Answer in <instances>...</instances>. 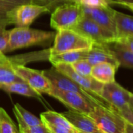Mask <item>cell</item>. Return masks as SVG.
Returning a JSON list of instances; mask_svg holds the SVG:
<instances>
[{
    "label": "cell",
    "mask_w": 133,
    "mask_h": 133,
    "mask_svg": "<svg viewBox=\"0 0 133 133\" xmlns=\"http://www.w3.org/2000/svg\"><path fill=\"white\" fill-rule=\"evenodd\" d=\"M14 68V64L10 57L6 56L5 54L0 56V85L22 80L16 75Z\"/></svg>",
    "instance_id": "ac0fdd59"
},
{
    "label": "cell",
    "mask_w": 133,
    "mask_h": 133,
    "mask_svg": "<svg viewBox=\"0 0 133 133\" xmlns=\"http://www.w3.org/2000/svg\"><path fill=\"white\" fill-rule=\"evenodd\" d=\"M44 74L50 81L53 87H56L61 90L70 91L78 93L94 105H99L107 108H113L100 96L92 94L87 92L75 81H73L64 74L59 71L53 66L52 68L44 71Z\"/></svg>",
    "instance_id": "7a4b0ae2"
},
{
    "label": "cell",
    "mask_w": 133,
    "mask_h": 133,
    "mask_svg": "<svg viewBox=\"0 0 133 133\" xmlns=\"http://www.w3.org/2000/svg\"><path fill=\"white\" fill-rule=\"evenodd\" d=\"M1 3H6L13 6L22 5V4H28L32 3V0H0Z\"/></svg>",
    "instance_id": "d6a6232c"
},
{
    "label": "cell",
    "mask_w": 133,
    "mask_h": 133,
    "mask_svg": "<svg viewBox=\"0 0 133 133\" xmlns=\"http://www.w3.org/2000/svg\"><path fill=\"white\" fill-rule=\"evenodd\" d=\"M82 7L83 15L89 17L99 25L110 31L116 36V28L114 22L115 10L110 6L104 7Z\"/></svg>",
    "instance_id": "7c38bea8"
},
{
    "label": "cell",
    "mask_w": 133,
    "mask_h": 133,
    "mask_svg": "<svg viewBox=\"0 0 133 133\" xmlns=\"http://www.w3.org/2000/svg\"><path fill=\"white\" fill-rule=\"evenodd\" d=\"M124 131H125V133H133V125L128 122H126Z\"/></svg>",
    "instance_id": "e575fe53"
},
{
    "label": "cell",
    "mask_w": 133,
    "mask_h": 133,
    "mask_svg": "<svg viewBox=\"0 0 133 133\" xmlns=\"http://www.w3.org/2000/svg\"><path fill=\"white\" fill-rule=\"evenodd\" d=\"M114 41L117 42L119 45H121L124 48L133 52V35L118 37L116 38Z\"/></svg>",
    "instance_id": "f546056e"
},
{
    "label": "cell",
    "mask_w": 133,
    "mask_h": 133,
    "mask_svg": "<svg viewBox=\"0 0 133 133\" xmlns=\"http://www.w3.org/2000/svg\"><path fill=\"white\" fill-rule=\"evenodd\" d=\"M19 133H21V132H19Z\"/></svg>",
    "instance_id": "ab89813d"
},
{
    "label": "cell",
    "mask_w": 133,
    "mask_h": 133,
    "mask_svg": "<svg viewBox=\"0 0 133 133\" xmlns=\"http://www.w3.org/2000/svg\"><path fill=\"white\" fill-rule=\"evenodd\" d=\"M126 122L130 123L133 125V108L130 106L124 107L119 110H115Z\"/></svg>",
    "instance_id": "4dcf8cb0"
},
{
    "label": "cell",
    "mask_w": 133,
    "mask_h": 133,
    "mask_svg": "<svg viewBox=\"0 0 133 133\" xmlns=\"http://www.w3.org/2000/svg\"><path fill=\"white\" fill-rule=\"evenodd\" d=\"M68 3H75L84 7L95 8L110 6L108 0H68Z\"/></svg>",
    "instance_id": "484cf974"
},
{
    "label": "cell",
    "mask_w": 133,
    "mask_h": 133,
    "mask_svg": "<svg viewBox=\"0 0 133 133\" xmlns=\"http://www.w3.org/2000/svg\"><path fill=\"white\" fill-rule=\"evenodd\" d=\"M120 6L128 9V10H130L131 13H133V4H130V3H123V4H121Z\"/></svg>",
    "instance_id": "d590c367"
},
{
    "label": "cell",
    "mask_w": 133,
    "mask_h": 133,
    "mask_svg": "<svg viewBox=\"0 0 133 133\" xmlns=\"http://www.w3.org/2000/svg\"><path fill=\"white\" fill-rule=\"evenodd\" d=\"M47 133H52V132H51V131H49L48 130V132H47Z\"/></svg>",
    "instance_id": "74e56055"
},
{
    "label": "cell",
    "mask_w": 133,
    "mask_h": 133,
    "mask_svg": "<svg viewBox=\"0 0 133 133\" xmlns=\"http://www.w3.org/2000/svg\"><path fill=\"white\" fill-rule=\"evenodd\" d=\"M82 17V6L75 3H65L52 10L50 26L56 31L72 30Z\"/></svg>",
    "instance_id": "277c9868"
},
{
    "label": "cell",
    "mask_w": 133,
    "mask_h": 133,
    "mask_svg": "<svg viewBox=\"0 0 133 133\" xmlns=\"http://www.w3.org/2000/svg\"><path fill=\"white\" fill-rule=\"evenodd\" d=\"M71 66L72 69L78 75L82 76H91V72L92 69V65L90 64V63L86 59H81L78 60L72 64H70Z\"/></svg>",
    "instance_id": "cb8c5ba5"
},
{
    "label": "cell",
    "mask_w": 133,
    "mask_h": 133,
    "mask_svg": "<svg viewBox=\"0 0 133 133\" xmlns=\"http://www.w3.org/2000/svg\"><path fill=\"white\" fill-rule=\"evenodd\" d=\"M13 111L18 122L19 127L33 126L43 124L40 118L27 110L19 103H16L14 106Z\"/></svg>",
    "instance_id": "44dd1931"
},
{
    "label": "cell",
    "mask_w": 133,
    "mask_h": 133,
    "mask_svg": "<svg viewBox=\"0 0 133 133\" xmlns=\"http://www.w3.org/2000/svg\"><path fill=\"white\" fill-rule=\"evenodd\" d=\"M78 133H82V132H79V131H78Z\"/></svg>",
    "instance_id": "f35d334b"
},
{
    "label": "cell",
    "mask_w": 133,
    "mask_h": 133,
    "mask_svg": "<svg viewBox=\"0 0 133 133\" xmlns=\"http://www.w3.org/2000/svg\"><path fill=\"white\" fill-rule=\"evenodd\" d=\"M0 89L8 93H16L28 97L35 98L40 101L43 100L42 94L36 92L27 82H25L23 80L14 82L9 84L0 85Z\"/></svg>",
    "instance_id": "2e32d148"
},
{
    "label": "cell",
    "mask_w": 133,
    "mask_h": 133,
    "mask_svg": "<svg viewBox=\"0 0 133 133\" xmlns=\"http://www.w3.org/2000/svg\"><path fill=\"white\" fill-rule=\"evenodd\" d=\"M9 24L7 19H0V56L5 54L8 45L9 31H6V26Z\"/></svg>",
    "instance_id": "d4e9b609"
},
{
    "label": "cell",
    "mask_w": 133,
    "mask_h": 133,
    "mask_svg": "<svg viewBox=\"0 0 133 133\" xmlns=\"http://www.w3.org/2000/svg\"><path fill=\"white\" fill-rule=\"evenodd\" d=\"M50 12L46 6L33 3L22 4L15 6L9 10L6 19L10 24H14L19 28H28L38 17Z\"/></svg>",
    "instance_id": "8992f818"
},
{
    "label": "cell",
    "mask_w": 133,
    "mask_h": 133,
    "mask_svg": "<svg viewBox=\"0 0 133 133\" xmlns=\"http://www.w3.org/2000/svg\"><path fill=\"white\" fill-rule=\"evenodd\" d=\"M14 6H15L0 3V19H6V15L8 11L10 10Z\"/></svg>",
    "instance_id": "1f68e13d"
},
{
    "label": "cell",
    "mask_w": 133,
    "mask_h": 133,
    "mask_svg": "<svg viewBox=\"0 0 133 133\" xmlns=\"http://www.w3.org/2000/svg\"><path fill=\"white\" fill-rule=\"evenodd\" d=\"M110 5L115 4V5H121L123 3H130L133 4V0H108Z\"/></svg>",
    "instance_id": "836d02e7"
},
{
    "label": "cell",
    "mask_w": 133,
    "mask_h": 133,
    "mask_svg": "<svg viewBox=\"0 0 133 133\" xmlns=\"http://www.w3.org/2000/svg\"><path fill=\"white\" fill-rule=\"evenodd\" d=\"M14 70L20 78L27 82L38 93L49 94L52 90V85L45 75L44 71L31 69L24 65L15 66Z\"/></svg>",
    "instance_id": "9c48e42d"
},
{
    "label": "cell",
    "mask_w": 133,
    "mask_h": 133,
    "mask_svg": "<svg viewBox=\"0 0 133 133\" xmlns=\"http://www.w3.org/2000/svg\"><path fill=\"white\" fill-rule=\"evenodd\" d=\"M0 133H19L11 117L3 107H0Z\"/></svg>",
    "instance_id": "603a6c76"
},
{
    "label": "cell",
    "mask_w": 133,
    "mask_h": 133,
    "mask_svg": "<svg viewBox=\"0 0 133 133\" xmlns=\"http://www.w3.org/2000/svg\"><path fill=\"white\" fill-rule=\"evenodd\" d=\"M40 119L42 120V123L45 124H50L57 126H63L70 128H75L71 123L63 116L62 114L55 112L53 110H47L42 112L40 114Z\"/></svg>",
    "instance_id": "7402d4cb"
},
{
    "label": "cell",
    "mask_w": 133,
    "mask_h": 133,
    "mask_svg": "<svg viewBox=\"0 0 133 133\" xmlns=\"http://www.w3.org/2000/svg\"><path fill=\"white\" fill-rule=\"evenodd\" d=\"M118 68L110 63H100L92 66L91 76L96 81L107 84L115 81V74Z\"/></svg>",
    "instance_id": "9a60e30c"
},
{
    "label": "cell",
    "mask_w": 133,
    "mask_h": 133,
    "mask_svg": "<svg viewBox=\"0 0 133 133\" xmlns=\"http://www.w3.org/2000/svg\"><path fill=\"white\" fill-rule=\"evenodd\" d=\"M88 115L103 133H125L126 121L114 108L96 105Z\"/></svg>",
    "instance_id": "5b68a950"
},
{
    "label": "cell",
    "mask_w": 133,
    "mask_h": 133,
    "mask_svg": "<svg viewBox=\"0 0 133 133\" xmlns=\"http://www.w3.org/2000/svg\"><path fill=\"white\" fill-rule=\"evenodd\" d=\"M131 92L125 89L115 81L104 84L101 97L106 100L114 110H119L129 106V100Z\"/></svg>",
    "instance_id": "30bf717a"
},
{
    "label": "cell",
    "mask_w": 133,
    "mask_h": 133,
    "mask_svg": "<svg viewBox=\"0 0 133 133\" xmlns=\"http://www.w3.org/2000/svg\"><path fill=\"white\" fill-rule=\"evenodd\" d=\"M129 106L133 108V93H131L130 96V100H129Z\"/></svg>",
    "instance_id": "8d00e7d4"
},
{
    "label": "cell",
    "mask_w": 133,
    "mask_h": 133,
    "mask_svg": "<svg viewBox=\"0 0 133 133\" xmlns=\"http://www.w3.org/2000/svg\"><path fill=\"white\" fill-rule=\"evenodd\" d=\"M19 132L21 133H47L48 128L44 124L33 126H24L19 127Z\"/></svg>",
    "instance_id": "83f0119b"
},
{
    "label": "cell",
    "mask_w": 133,
    "mask_h": 133,
    "mask_svg": "<svg viewBox=\"0 0 133 133\" xmlns=\"http://www.w3.org/2000/svg\"><path fill=\"white\" fill-rule=\"evenodd\" d=\"M72 30L86 37L93 43L105 44L113 42L116 38V36L113 33L84 15Z\"/></svg>",
    "instance_id": "52a82bcc"
},
{
    "label": "cell",
    "mask_w": 133,
    "mask_h": 133,
    "mask_svg": "<svg viewBox=\"0 0 133 133\" xmlns=\"http://www.w3.org/2000/svg\"><path fill=\"white\" fill-rule=\"evenodd\" d=\"M45 126L48 128L49 131L52 133H78V131L75 128H70L63 126H57L50 124H45Z\"/></svg>",
    "instance_id": "f1b7e54d"
},
{
    "label": "cell",
    "mask_w": 133,
    "mask_h": 133,
    "mask_svg": "<svg viewBox=\"0 0 133 133\" xmlns=\"http://www.w3.org/2000/svg\"><path fill=\"white\" fill-rule=\"evenodd\" d=\"M114 22L116 38L133 35V16L115 10Z\"/></svg>",
    "instance_id": "ffe728a7"
},
{
    "label": "cell",
    "mask_w": 133,
    "mask_h": 133,
    "mask_svg": "<svg viewBox=\"0 0 133 133\" xmlns=\"http://www.w3.org/2000/svg\"><path fill=\"white\" fill-rule=\"evenodd\" d=\"M65 3H68V0H32L33 4L46 6L50 11H52L56 6Z\"/></svg>",
    "instance_id": "4316f807"
},
{
    "label": "cell",
    "mask_w": 133,
    "mask_h": 133,
    "mask_svg": "<svg viewBox=\"0 0 133 133\" xmlns=\"http://www.w3.org/2000/svg\"><path fill=\"white\" fill-rule=\"evenodd\" d=\"M71 124L79 132L82 133H103L97 126L94 120L88 114L68 110L61 113Z\"/></svg>",
    "instance_id": "4fadbf2b"
},
{
    "label": "cell",
    "mask_w": 133,
    "mask_h": 133,
    "mask_svg": "<svg viewBox=\"0 0 133 133\" xmlns=\"http://www.w3.org/2000/svg\"><path fill=\"white\" fill-rule=\"evenodd\" d=\"M86 59L92 66L100 63H110L117 68L120 66L117 60L109 50L106 43H92V45L89 49Z\"/></svg>",
    "instance_id": "5bb4252c"
},
{
    "label": "cell",
    "mask_w": 133,
    "mask_h": 133,
    "mask_svg": "<svg viewBox=\"0 0 133 133\" xmlns=\"http://www.w3.org/2000/svg\"><path fill=\"white\" fill-rule=\"evenodd\" d=\"M55 68L60 71L61 73L64 74L68 78L75 81L76 83H78L80 86H82L84 89H85L87 92L100 96L103 85V83L96 81L95 78H93L92 76H82L78 74H77L71 68L70 64H57L53 66Z\"/></svg>",
    "instance_id": "8fae6325"
},
{
    "label": "cell",
    "mask_w": 133,
    "mask_h": 133,
    "mask_svg": "<svg viewBox=\"0 0 133 133\" xmlns=\"http://www.w3.org/2000/svg\"><path fill=\"white\" fill-rule=\"evenodd\" d=\"M56 33L28 28L16 27L9 31L5 54L18 49L33 45H46L54 39Z\"/></svg>",
    "instance_id": "6da1fadb"
},
{
    "label": "cell",
    "mask_w": 133,
    "mask_h": 133,
    "mask_svg": "<svg viewBox=\"0 0 133 133\" xmlns=\"http://www.w3.org/2000/svg\"><path fill=\"white\" fill-rule=\"evenodd\" d=\"M53 39V45L49 49L50 55L71 51L89 49L92 42L74 30L56 31Z\"/></svg>",
    "instance_id": "3957f363"
},
{
    "label": "cell",
    "mask_w": 133,
    "mask_h": 133,
    "mask_svg": "<svg viewBox=\"0 0 133 133\" xmlns=\"http://www.w3.org/2000/svg\"><path fill=\"white\" fill-rule=\"evenodd\" d=\"M48 95L59 100L70 110L85 114L91 113L94 106H96L78 93L61 90L53 86Z\"/></svg>",
    "instance_id": "ba28073f"
},
{
    "label": "cell",
    "mask_w": 133,
    "mask_h": 133,
    "mask_svg": "<svg viewBox=\"0 0 133 133\" xmlns=\"http://www.w3.org/2000/svg\"><path fill=\"white\" fill-rule=\"evenodd\" d=\"M89 49L78 50L66 52L59 54L49 55V60L51 62L52 66L57 64H72L78 60L86 59Z\"/></svg>",
    "instance_id": "d6986e66"
},
{
    "label": "cell",
    "mask_w": 133,
    "mask_h": 133,
    "mask_svg": "<svg viewBox=\"0 0 133 133\" xmlns=\"http://www.w3.org/2000/svg\"><path fill=\"white\" fill-rule=\"evenodd\" d=\"M107 48L117 60L120 66L133 69V52L113 41L106 43Z\"/></svg>",
    "instance_id": "e0dca14e"
}]
</instances>
